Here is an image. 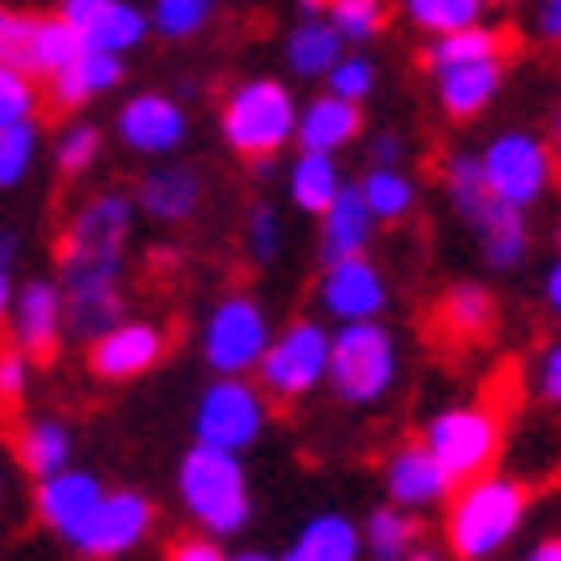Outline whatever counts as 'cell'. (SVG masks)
I'll list each match as a JSON object with an SVG mask.
<instances>
[{"label":"cell","mask_w":561,"mask_h":561,"mask_svg":"<svg viewBox=\"0 0 561 561\" xmlns=\"http://www.w3.org/2000/svg\"><path fill=\"white\" fill-rule=\"evenodd\" d=\"M387 494H391V505H402L412 515H427V511H438V505H448L454 479L427 454V443H408V448H397L387 459Z\"/></svg>","instance_id":"obj_19"},{"label":"cell","mask_w":561,"mask_h":561,"mask_svg":"<svg viewBox=\"0 0 561 561\" xmlns=\"http://www.w3.org/2000/svg\"><path fill=\"white\" fill-rule=\"evenodd\" d=\"M26 387H32V356L21 345H0V402L16 408Z\"/></svg>","instance_id":"obj_44"},{"label":"cell","mask_w":561,"mask_h":561,"mask_svg":"<svg viewBox=\"0 0 561 561\" xmlns=\"http://www.w3.org/2000/svg\"><path fill=\"white\" fill-rule=\"evenodd\" d=\"M438 324H443V335H448V341H463V345L484 341V335L494 330L490 289H479V284H454V289L443 294V305H438Z\"/></svg>","instance_id":"obj_31"},{"label":"cell","mask_w":561,"mask_h":561,"mask_svg":"<svg viewBox=\"0 0 561 561\" xmlns=\"http://www.w3.org/2000/svg\"><path fill=\"white\" fill-rule=\"evenodd\" d=\"M16 248H21V238H16V232H5V238H0V263H11V257H16Z\"/></svg>","instance_id":"obj_53"},{"label":"cell","mask_w":561,"mask_h":561,"mask_svg":"<svg viewBox=\"0 0 561 561\" xmlns=\"http://www.w3.org/2000/svg\"><path fill=\"white\" fill-rule=\"evenodd\" d=\"M103 150V135L93 129V124H72V129H62V139H57V171L62 175H83L93 160H99Z\"/></svg>","instance_id":"obj_42"},{"label":"cell","mask_w":561,"mask_h":561,"mask_svg":"<svg viewBox=\"0 0 561 561\" xmlns=\"http://www.w3.org/2000/svg\"><path fill=\"white\" fill-rule=\"evenodd\" d=\"M345 186L341 165H335V154L324 150H299L294 154V171H289V202L305 211V217H320L324 206L335 202V191Z\"/></svg>","instance_id":"obj_30"},{"label":"cell","mask_w":561,"mask_h":561,"mask_svg":"<svg viewBox=\"0 0 561 561\" xmlns=\"http://www.w3.org/2000/svg\"><path fill=\"white\" fill-rule=\"evenodd\" d=\"M11 345H21L32 360H51L57 356V345L68 335V320H62V289L47 284V278H32V284H21L16 299H11Z\"/></svg>","instance_id":"obj_17"},{"label":"cell","mask_w":561,"mask_h":561,"mask_svg":"<svg viewBox=\"0 0 561 561\" xmlns=\"http://www.w3.org/2000/svg\"><path fill=\"white\" fill-rule=\"evenodd\" d=\"M202 202H206V186L191 165H154L135 191V206L150 221H160V227H181V221H191L196 211H202Z\"/></svg>","instance_id":"obj_21"},{"label":"cell","mask_w":561,"mask_h":561,"mask_svg":"<svg viewBox=\"0 0 561 561\" xmlns=\"http://www.w3.org/2000/svg\"><path fill=\"white\" fill-rule=\"evenodd\" d=\"M479 175L490 186L494 202L520 206L530 211L536 202H546V191L557 181V160H551V145L526 129H511V135H494L479 154Z\"/></svg>","instance_id":"obj_6"},{"label":"cell","mask_w":561,"mask_h":561,"mask_svg":"<svg viewBox=\"0 0 561 561\" xmlns=\"http://www.w3.org/2000/svg\"><path fill=\"white\" fill-rule=\"evenodd\" d=\"M294 119H299V103L289 83L253 78V83H238L221 103V139L242 160H273L294 145Z\"/></svg>","instance_id":"obj_4"},{"label":"cell","mask_w":561,"mask_h":561,"mask_svg":"<svg viewBox=\"0 0 561 561\" xmlns=\"http://www.w3.org/2000/svg\"><path fill=\"white\" fill-rule=\"evenodd\" d=\"M541 36L561 42V0H541Z\"/></svg>","instance_id":"obj_49"},{"label":"cell","mask_w":561,"mask_h":561,"mask_svg":"<svg viewBox=\"0 0 561 561\" xmlns=\"http://www.w3.org/2000/svg\"><path fill=\"white\" fill-rule=\"evenodd\" d=\"M36 150H42V139H36V119L0 129V191H16L21 181L32 175Z\"/></svg>","instance_id":"obj_40"},{"label":"cell","mask_w":561,"mask_h":561,"mask_svg":"<svg viewBox=\"0 0 561 561\" xmlns=\"http://www.w3.org/2000/svg\"><path fill=\"white\" fill-rule=\"evenodd\" d=\"M196 443L227 448V454H248L263 433H268V391L248 381V376H217L196 402Z\"/></svg>","instance_id":"obj_7"},{"label":"cell","mask_w":561,"mask_h":561,"mask_svg":"<svg viewBox=\"0 0 561 561\" xmlns=\"http://www.w3.org/2000/svg\"><path fill=\"white\" fill-rule=\"evenodd\" d=\"M438 83V103L448 119H479L494 103L500 83H505V57H463V62H443L433 68Z\"/></svg>","instance_id":"obj_20"},{"label":"cell","mask_w":561,"mask_h":561,"mask_svg":"<svg viewBox=\"0 0 561 561\" xmlns=\"http://www.w3.org/2000/svg\"><path fill=\"white\" fill-rule=\"evenodd\" d=\"M536 387H541V397L551 402V408H561V345H551L541 356V371H536Z\"/></svg>","instance_id":"obj_46"},{"label":"cell","mask_w":561,"mask_h":561,"mask_svg":"<svg viewBox=\"0 0 561 561\" xmlns=\"http://www.w3.org/2000/svg\"><path fill=\"white\" fill-rule=\"evenodd\" d=\"M160 356H165V330L150 320H124V314L88 345V366L103 381H135V376L154 371Z\"/></svg>","instance_id":"obj_13"},{"label":"cell","mask_w":561,"mask_h":561,"mask_svg":"<svg viewBox=\"0 0 561 561\" xmlns=\"http://www.w3.org/2000/svg\"><path fill=\"white\" fill-rule=\"evenodd\" d=\"M427 454L448 469L454 484L484 474L494 459H500V417L479 402H463V408H443L433 412V423L423 427Z\"/></svg>","instance_id":"obj_10"},{"label":"cell","mask_w":561,"mask_h":561,"mask_svg":"<svg viewBox=\"0 0 561 561\" xmlns=\"http://www.w3.org/2000/svg\"><path fill=\"white\" fill-rule=\"evenodd\" d=\"M26 21H32V16H21V11H11V5H0V62H16V57H21Z\"/></svg>","instance_id":"obj_45"},{"label":"cell","mask_w":561,"mask_h":561,"mask_svg":"<svg viewBox=\"0 0 561 561\" xmlns=\"http://www.w3.org/2000/svg\"><path fill=\"white\" fill-rule=\"evenodd\" d=\"M484 5L490 0H402V16L427 36H443V32H459V26H474L484 21Z\"/></svg>","instance_id":"obj_34"},{"label":"cell","mask_w":561,"mask_h":561,"mask_svg":"<svg viewBox=\"0 0 561 561\" xmlns=\"http://www.w3.org/2000/svg\"><path fill=\"white\" fill-rule=\"evenodd\" d=\"M314 299H320V309L335 324H345V320H381L387 305H391V289H387L381 263H371L366 253H351V257H330V263H324Z\"/></svg>","instance_id":"obj_11"},{"label":"cell","mask_w":561,"mask_h":561,"mask_svg":"<svg viewBox=\"0 0 561 561\" xmlns=\"http://www.w3.org/2000/svg\"><path fill=\"white\" fill-rule=\"evenodd\" d=\"M324 16L345 42H376L387 26V0H324Z\"/></svg>","instance_id":"obj_39"},{"label":"cell","mask_w":561,"mask_h":561,"mask_svg":"<svg viewBox=\"0 0 561 561\" xmlns=\"http://www.w3.org/2000/svg\"><path fill=\"white\" fill-rule=\"evenodd\" d=\"M397 371H402L397 335L381 320H345L341 330H330V371H324V387L335 391V402H345V408H376L397 387Z\"/></svg>","instance_id":"obj_3"},{"label":"cell","mask_w":561,"mask_h":561,"mask_svg":"<svg viewBox=\"0 0 561 561\" xmlns=\"http://www.w3.org/2000/svg\"><path fill=\"white\" fill-rule=\"evenodd\" d=\"M62 320L68 335L93 341L124 314V257H68L62 253Z\"/></svg>","instance_id":"obj_8"},{"label":"cell","mask_w":561,"mask_h":561,"mask_svg":"<svg viewBox=\"0 0 561 561\" xmlns=\"http://www.w3.org/2000/svg\"><path fill=\"white\" fill-rule=\"evenodd\" d=\"M299 5V16H324V0H294Z\"/></svg>","instance_id":"obj_55"},{"label":"cell","mask_w":561,"mask_h":561,"mask_svg":"<svg viewBox=\"0 0 561 561\" xmlns=\"http://www.w3.org/2000/svg\"><path fill=\"white\" fill-rule=\"evenodd\" d=\"M443 186H448V206L459 211L463 221H474L484 206L494 202L484 175H479V154H448L443 160Z\"/></svg>","instance_id":"obj_35"},{"label":"cell","mask_w":561,"mask_h":561,"mask_svg":"<svg viewBox=\"0 0 561 561\" xmlns=\"http://www.w3.org/2000/svg\"><path fill=\"white\" fill-rule=\"evenodd\" d=\"M366 551L360 541V526L345 520V515H314L305 520V530L294 536V546L284 551L289 561H356Z\"/></svg>","instance_id":"obj_28"},{"label":"cell","mask_w":561,"mask_h":561,"mask_svg":"<svg viewBox=\"0 0 561 561\" xmlns=\"http://www.w3.org/2000/svg\"><path fill=\"white\" fill-rule=\"evenodd\" d=\"M47 83H51V99L62 108H83V103L103 99V93H114L124 83V57L103 47H78L68 68L51 72Z\"/></svg>","instance_id":"obj_23"},{"label":"cell","mask_w":561,"mask_h":561,"mask_svg":"<svg viewBox=\"0 0 561 561\" xmlns=\"http://www.w3.org/2000/svg\"><path fill=\"white\" fill-rule=\"evenodd\" d=\"M221 546H211V536H202V541H186L175 546V561H217Z\"/></svg>","instance_id":"obj_48"},{"label":"cell","mask_w":561,"mask_h":561,"mask_svg":"<svg viewBox=\"0 0 561 561\" xmlns=\"http://www.w3.org/2000/svg\"><path fill=\"white\" fill-rule=\"evenodd\" d=\"M360 541H366V551L381 561L408 557L412 541H417V515L402 511V505H376L366 530H360Z\"/></svg>","instance_id":"obj_33"},{"label":"cell","mask_w":561,"mask_h":561,"mask_svg":"<svg viewBox=\"0 0 561 561\" xmlns=\"http://www.w3.org/2000/svg\"><path fill=\"white\" fill-rule=\"evenodd\" d=\"M469 227H474L484 263H494V268H515L530 248V227H526V211H520V206L490 202Z\"/></svg>","instance_id":"obj_25"},{"label":"cell","mask_w":561,"mask_h":561,"mask_svg":"<svg viewBox=\"0 0 561 561\" xmlns=\"http://www.w3.org/2000/svg\"><path fill=\"white\" fill-rule=\"evenodd\" d=\"M175 494H181L191 520L202 526V536H211V541H232L253 520V484H248L242 454H227V448H211V443H196L181 459Z\"/></svg>","instance_id":"obj_1"},{"label":"cell","mask_w":561,"mask_h":561,"mask_svg":"<svg viewBox=\"0 0 561 561\" xmlns=\"http://www.w3.org/2000/svg\"><path fill=\"white\" fill-rule=\"evenodd\" d=\"M16 459L32 479H47L72 463V433L62 417H32L16 433Z\"/></svg>","instance_id":"obj_29"},{"label":"cell","mask_w":561,"mask_h":561,"mask_svg":"<svg viewBox=\"0 0 561 561\" xmlns=\"http://www.w3.org/2000/svg\"><path fill=\"white\" fill-rule=\"evenodd\" d=\"M103 500V484L88 469H57V474L36 479V515H42V526L57 530L62 541H78L88 526V515H93V505Z\"/></svg>","instance_id":"obj_18"},{"label":"cell","mask_w":561,"mask_h":561,"mask_svg":"<svg viewBox=\"0 0 561 561\" xmlns=\"http://www.w3.org/2000/svg\"><path fill=\"white\" fill-rule=\"evenodd\" d=\"M371 165H402V139H397V135H376Z\"/></svg>","instance_id":"obj_47"},{"label":"cell","mask_w":561,"mask_h":561,"mask_svg":"<svg viewBox=\"0 0 561 561\" xmlns=\"http://www.w3.org/2000/svg\"><path fill=\"white\" fill-rule=\"evenodd\" d=\"M360 196H366L376 221H402L417 206V186H412V175L402 165H371L360 175Z\"/></svg>","instance_id":"obj_32"},{"label":"cell","mask_w":561,"mask_h":561,"mask_svg":"<svg viewBox=\"0 0 561 561\" xmlns=\"http://www.w3.org/2000/svg\"><path fill=\"white\" fill-rule=\"evenodd\" d=\"M324 93H341L351 103H366L376 93V62L360 57V51H341L335 68L324 72Z\"/></svg>","instance_id":"obj_41"},{"label":"cell","mask_w":561,"mask_h":561,"mask_svg":"<svg viewBox=\"0 0 561 561\" xmlns=\"http://www.w3.org/2000/svg\"><path fill=\"white\" fill-rule=\"evenodd\" d=\"M248 253H253V263H273L284 253V221H278L273 206H253L248 211Z\"/></svg>","instance_id":"obj_43"},{"label":"cell","mask_w":561,"mask_h":561,"mask_svg":"<svg viewBox=\"0 0 561 561\" xmlns=\"http://www.w3.org/2000/svg\"><path fill=\"white\" fill-rule=\"evenodd\" d=\"M154 530V505L139 490H103V500L88 515L83 536L72 541L78 557H129Z\"/></svg>","instance_id":"obj_12"},{"label":"cell","mask_w":561,"mask_h":561,"mask_svg":"<svg viewBox=\"0 0 561 561\" xmlns=\"http://www.w3.org/2000/svg\"><path fill=\"white\" fill-rule=\"evenodd\" d=\"M520 520H526V484L484 469V474L454 484V494H448V526H443L448 551L463 561H484L515 541Z\"/></svg>","instance_id":"obj_2"},{"label":"cell","mask_w":561,"mask_h":561,"mask_svg":"<svg viewBox=\"0 0 561 561\" xmlns=\"http://www.w3.org/2000/svg\"><path fill=\"white\" fill-rule=\"evenodd\" d=\"M530 557H536V561H561V541H546V546H536Z\"/></svg>","instance_id":"obj_54"},{"label":"cell","mask_w":561,"mask_h":561,"mask_svg":"<svg viewBox=\"0 0 561 561\" xmlns=\"http://www.w3.org/2000/svg\"><path fill=\"white\" fill-rule=\"evenodd\" d=\"M371 238H376L371 206H366L360 186H351V181H345V186L335 191V202L320 211V257L330 263V257L366 253V248H371Z\"/></svg>","instance_id":"obj_24"},{"label":"cell","mask_w":561,"mask_h":561,"mask_svg":"<svg viewBox=\"0 0 561 561\" xmlns=\"http://www.w3.org/2000/svg\"><path fill=\"white\" fill-rule=\"evenodd\" d=\"M129 227H135V202L124 191H99L93 202L78 206L68 238H62V253L68 257H124Z\"/></svg>","instance_id":"obj_16"},{"label":"cell","mask_w":561,"mask_h":561,"mask_svg":"<svg viewBox=\"0 0 561 561\" xmlns=\"http://www.w3.org/2000/svg\"><path fill=\"white\" fill-rule=\"evenodd\" d=\"M546 305H551V314L561 320V257H557V268L546 273Z\"/></svg>","instance_id":"obj_51"},{"label":"cell","mask_w":561,"mask_h":561,"mask_svg":"<svg viewBox=\"0 0 561 561\" xmlns=\"http://www.w3.org/2000/svg\"><path fill=\"white\" fill-rule=\"evenodd\" d=\"M546 145H551V160L561 165V103H557V114H551V135H546Z\"/></svg>","instance_id":"obj_52"},{"label":"cell","mask_w":561,"mask_h":561,"mask_svg":"<svg viewBox=\"0 0 561 561\" xmlns=\"http://www.w3.org/2000/svg\"><path fill=\"white\" fill-rule=\"evenodd\" d=\"M11 299H16V284H11V263H0V324L11 314Z\"/></svg>","instance_id":"obj_50"},{"label":"cell","mask_w":561,"mask_h":561,"mask_svg":"<svg viewBox=\"0 0 561 561\" xmlns=\"http://www.w3.org/2000/svg\"><path fill=\"white\" fill-rule=\"evenodd\" d=\"M273 324L253 294H227L202 324V356L217 376H253Z\"/></svg>","instance_id":"obj_9"},{"label":"cell","mask_w":561,"mask_h":561,"mask_svg":"<svg viewBox=\"0 0 561 561\" xmlns=\"http://www.w3.org/2000/svg\"><path fill=\"white\" fill-rule=\"evenodd\" d=\"M78 47H83V42H78V32H72L62 16H32V21H26V36H21L16 68H26L32 78H42V83H47L51 72L68 68Z\"/></svg>","instance_id":"obj_26"},{"label":"cell","mask_w":561,"mask_h":561,"mask_svg":"<svg viewBox=\"0 0 561 561\" xmlns=\"http://www.w3.org/2000/svg\"><path fill=\"white\" fill-rule=\"evenodd\" d=\"M57 16L78 32L83 47L119 51V57L150 36V11H139L135 0H62Z\"/></svg>","instance_id":"obj_15"},{"label":"cell","mask_w":561,"mask_h":561,"mask_svg":"<svg viewBox=\"0 0 561 561\" xmlns=\"http://www.w3.org/2000/svg\"><path fill=\"white\" fill-rule=\"evenodd\" d=\"M500 51H505L500 32H490L484 21H474V26H459V32L433 36V47H427V68H443V62H463V57H500Z\"/></svg>","instance_id":"obj_37"},{"label":"cell","mask_w":561,"mask_h":561,"mask_svg":"<svg viewBox=\"0 0 561 561\" xmlns=\"http://www.w3.org/2000/svg\"><path fill=\"white\" fill-rule=\"evenodd\" d=\"M186 135H191V119L171 93H135L119 108V139H124V150H135V154L165 160V154H175L186 145Z\"/></svg>","instance_id":"obj_14"},{"label":"cell","mask_w":561,"mask_h":561,"mask_svg":"<svg viewBox=\"0 0 561 561\" xmlns=\"http://www.w3.org/2000/svg\"><path fill=\"white\" fill-rule=\"evenodd\" d=\"M324 371H330V330L314 320H294L289 330L268 335L253 381L278 402H299L324 387Z\"/></svg>","instance_id":"obj_5"},{"label":"cell","mask_w":561,"mask_h":561,"mask_svg":"<svg viewBox=\"0 0 561 561\" xmlns=\"http://www.w3.org/2000/svg\"><path fill=\"white\" fill-rule=\"evenodd\" d=\"M360 139V103L341 99V93H320L299 108L294 119V145L299 150H324V154H341L345 145Z\"/></svg>","instance_id":"obj_22"},{"label":"cell","mask_w":561,"mask_h":561,"mask_svg":"<svg viewBox=\"0 0 561 561\" xmlns=\"http://www.w3.org/2000/svg\"><path fill=\"white\" fill-rule=\"evenodd\" d=\"M345 51V36L330 26V16H299L284 36V57H289L294 78H324Z\"/></svg>","instance_id":"obj_27"},{"label":"cell","mask_w":561,"mask_h":561,"mask_svg":"<svg viewBox=\"0 0 561 561\" xmlns=\"http://www.w3.org/2000/svg\"><path fill=\"white\" fill-rule=\"evenodd\" d=\"M211 16H217V0H154L150 32L171 36V42H191L211 26Z\"/></svg>","instance_id":"obj_36"},{"label":"cell","mask_w":561,"mask_h":561,"mask_svg":"<svg viewBox=\"0 0 561 561\" xmlns=\"http://www.w3.org/2000/svg\"><path fill=\"white\" fill-rule=\"evenodd\" d=\"M36 108H42V78L16 62H0V129L36 119Z\"/></svg>","instance_id":"obj_38"}]
</instances>
